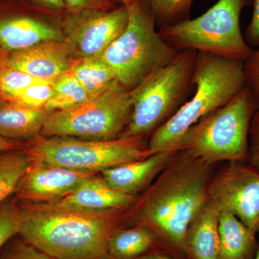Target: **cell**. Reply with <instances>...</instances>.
Masks as SVG:
<instances>
[{
    "label": "cell",
    "mask_w": 259,
    "mask_h": 259,
    "mask_svg": "<svg viewBox=\"0 0 259 259\" xmlns=\"http://www.w3.org/2000/svg\"><path fill=\"white\" fill-rule=\"evenodd\" d=\"M97 174L74 171L59 166L32 165L18 191V197L30 203L62 198Z\"/></svg>",
    "instance_id": "obj_14"
},
{
    "label": "cell",
    "mask_w": 259,
    "mask_h": 259,
    "mask_svg": "<svg viewBox=\"0 0 259 259\" xmlns=\"http://www.w3.org/2000/svg\"><path fill=\"white\" fill-rule=\"evenodd\" d=\"M255 235L231 213L221 211L217 259H254L259 250Z\"/></svg>",
    "instance_id": "obj_19"
},
{
    "label": "cell",
    "mask_w": 259,
    "mask_h": 259,
    "mask_svg": "<svg viewBox=\"0 0 259 259\" xmlns=\"http://www.w3.org/2000/svg\"><path fill=\"white\" fill-rule=\"evenodd\" d=\"M60 29L29 16L0 19V47L7 52L28 49L41 42L62 41Z\"/></svg>",
    "instance_id": "obj_15"
},
{
    "label": "cell",
    "mask_w": 259,
    "mask_h": 259,
    "mask_svg": "<svg viewBox=\"0 0 259 259\" xmlns=\"http://www.w3.org/2000/svg\"><path fill=\"white\" fill-rule=\"evenodd\" d=\"M253 0H218L203 15L158 30L160 36L177 51L194 50L245 61L251 53L240 25L245 7Z\"/></svg>",
    "instance_id": "obj_7"
},
{
    "label": "cell",
    "mask_w": 259,
    "mask_h": 259,
    "mask_svg": "<svg viewBox=\"0 0 259 259\" xmlns=\"http://www.w3.org/2000/svg\"><path fill=\"white\" fill-rule=\"evenodd\" d=\"M69 72L90 96L100 93L116 79L111 68L100 58L74 59Z\"/></svg>",
    "instance_id": "obj_21"
},
{
    "label": "cell",
    "mask_w": 259,
    "mask_h": 259,
    "mask_svg": "<svg viewBox=\"0 0 259 259\" xmlns=\"http://www.w3.org/2000/svg\"><path fill=\"white\" fill-rule=\"evenodd\" d=\"M128 23L100 59L117 80L131 91L156 70L169 64L179 51L170 47L156 30V20L147 0L125 5Z\"/></svg>",
    "instance_id": "obj_4"
},
{
    "label": "cell",
    "mask_w": 259,
    "mask_h": 259,
    "mask_svg": "<svg viewBox=\"0 0 259 259\" xmlns=\"http://www.w3.org/2000/svg\"><path fill=\"white\" fill-rule=\"evenodd\" d=\"M245 86L259 103V44L244 61Z\"/></svg>",
    "instance_id": "obj_28"
},
{
    "label": "cell",
    "mask_w": 259,
    "mask_h": 259,
    "mask_svg": "<svg viewBox=\"0 0 259 259\" xmlns=\"http://www.w3.org/2000/svg\"><path fill=\"white\" fill-rule=\"evenodd\" d=\"M131 259H177L174 257L169 256V255L163 254V253H153L150 254L143 255L141 256L137 257V258Z\"/></svg>",
    "instance_id": "obj_35"
},
{
    "label": "cell",
    "mask_w": 259,
    "mask_h": 259,
    "mask_svg": "<svg viewBox=\"0 0 259 259\" xmlns=\"http://www.w3.org/2000/svg\"><path fill=\"white\" fill-rule=\"evenodd\" d=\"M30 166L25 150L0 152V204L18 191Z\"/></svg>",
    "instance_id": "obj_22"
},
{
    "label": "cell",
    "mask_w": 259,
    "mask_h": 259,
    "mask_svg": "<svg viewBox=\"0 0 259 259\" xmlns=\"http://www.w3.org/2000/svg\"><path fill=\"white\" fill-rule=\"evenodd\" d=\"M74 60L71 48L62 40L41 42L24 50L10 52L2 65L36 79L54 82L69 72Z\"/></svg>",
    "instance_id": "obj_13"
},
{
    "label": "cell",
    "mask_w": 259,
    "mask_h": 259,
    "mask_svg": "<svg viewBox=\"0 0 259 259\" xmlns=\"http://www.w3.org/2000/svg\"><path fill=\"white\" fill-rule=\"evenodd\" d=\"M208 198L221 211L234 215L256 233L259 231V171L248 163L230 162L209 181Z\"/></svg>",
    "instance_id": "obj_11"
},
{
    "label": "cell",
    "mask_w": 259,
    "mask_h": 259,
    "mask_svg": "<svg viewBox=\"0 0 259 259\" xmlns=\"http://www.w3.org/2000/svg\"><path fill=\"white\" fill-rule=\"evenodd\" d=\"M3 259H56L42 253L33 246L20 245L6 255Z\"/></svg>",
    "instance_id": "obj_32"
},
{
    "label": "cell",
    "mask_w": 259,
    "mask_h": 259,
    "mask_svg": "<svg viewBox=\"0 0 259 259\" xmlns=\"http://www.w3.org/2000/svg\"><path fill=\"white\" fill-rule=\"evenodd\" d=\"M23 144L18 141L6 139L0 136V152L11 151V150L22 149Z\"/></svg>",
    "instance_id": "obj_34"
},
{
    "label": "cell",
    "mask_w": 259,
    "mask_h": 259,
    "mask_svg": "<svg viewBox=\"0 0 259 259\" xmlns=\"http://www.w3.org/2000/svg\"><path fill=\"white\" fill-rule=\"evenodd\" d=\"M192 81L193 96L151 134L150 155L176 152L192 125L231 102L245 87L244 61L197 52Z\"/></svg>",
    "instance_id": "obj_3"
},
{
    "label": "cell",
    "mask_w": 259,
    "mask_h": 259,
    "mask_svg": "<svg viewBox=\"0 0 259 259\" xmlns=\"http://www.w3.org/2000/svg\"><path fill=\"white\" fill-rule=\"evenodd\" d=\"M221 208L208 198L192 218L185 236L189 259H217Z\"/></svg>",
    "instance_id": "obj_17"
},
{
    "label": "cell",
    "mask_w": 259,
    "mask_h": 259,
    "mask_svg": "<svg viewBox=\"0 0 259 259\" xmlns=\"http://www.w3.org/2000/svg\"><path fill=\"white\" fill-rule=\"evenodd\" d=\"M23 209L13 200L0 204V248L10 238L20 233Z\"/></svg>",
    "instance_id": "obj_26"
},
{
    "label": "cell",
    "mask_w": 259,
    "mask_h": 259,
    "mask_svg": "<svg viewBox=\"0 0 259 259\" xmlns=\"http://www.w3.org/2000/svg\"><path fill=\"white\" fill-rule=\"evenodd\" d=\"M30 2L37 7L44 10L50 12H60L66 10L63 0H30Z\"/></svg>",
    "instance_id": "obj_33"
},
{
    "label": "cell",
    "mask_w": 259,
    "mask_h": 259,
    "mask_svg": "<svg viewBox=\"0 0 259 259\" xmlns=\"http://www.w3.org/2000/svg\"><path fill=\"white\" fill-rule=\"evenodd\" d=\"M194 0H147L159 28L190 19Z\"/></svg>",
    "instance_id": "obj_24"
},
{
    "label": "cell",
    "mask_w": 259,
    "mask_h": 259,
    "mask_svg": "<svg viewBox=\"0 0 259 259\" xmlns=\"http://www.w3.org/2000/svg\"><path fill=\"white\" fill-rule=\"evenodd\" d=\"M54 112L7 102L0 105V136L15 141H32L40 136L44 124Z\"/></svg>",
    "instance_id": "obj_18"
},
{
    "label": "cell",
    "mask_w": 259,
    "mask_h": 259,
    "mask_svg": "<svg viewBox=\"0 0 259 259\" xmlns=\"http://www.w3.org/2000/svg\"><path fill=\"white\" fill-rule=\"evenodd\" d=\"M49 82L7 66H0V97L10 102L20 92L34 83ZM54 83V82H51Z\"/></svg>",
    "instance_id": "obj_25"
},
{
    "label": "cell",
    "mask_w": 259,
    "mask_h": 259,
    "mask_svg": "<svg viewBox=\"0 0 259 259\" xmlns=\"http://www.w3.org/2000/svg\"><path fill=\"white\" fill-rule=\"evenodd\" d=\"M53 90L54 95L45 107V109L51 111L68 110L79 106L91 97L69 71L54 81Z\"/></svg>",
    "instance_id": "obj_23"
},
{
    "label": "cell",
    "mask_w": 259,
    "mask_h": 259,
    "mask_svg": "<svg viewBox=\"0 0 259 259\" xmlns=\"http://www.w3.org/2000/svg\"><path fill=\"white\" fill-rule=\"evenodd\" d=\"M158 243L157 236L147 227L115 231L109 239V254L112 259L137 258Z\"/></svg>",
    "instance_id": "obj_20"
},
{
    "label": "cell",
    "mask_w": 259,
    "mask_h": 259,
    "mask_svg": "<svg viewBox=\"0 0 259 259\" xmlns=\"http://www.w3.org/2000/svg\"><path fill=\"white\" fill-rule=\"evenodd\" d=\"M247 163L259 171V105L250 120Z\"/></svg>",
    "instance_id": "obj_29"
},
{
    "label": "cell",
    "mask_w": 259,
    "mask_h": 259,
    "mask_svg": "<svg viewBox=\"0 0 259 259\" xmlns=\"http://www.w3.org/2000/svg\"><path fill=\"white\" fill-rule=\"evenodd\" d=\"M258 105L245 86L231 102L192 125L178 151L185 150L209 165L219 161L248 163L250 120Z\"/></svg>",
    "instance_id": "obj_5"
},
{
    "label": "cell",
    "mask_w": 259,
    "mask_h": 259,
    "mask_svg": "<svg viewBox=\"0 0 259 259\" xmlns=\"http://www.w3.org/2000/svg\"><path fill=\"white\" fill-rule=\"evenodd\" d=\"M23 209L20 234L56 259H109L108 242L119 212L57 210L35 203Z\"/></svg>",
    "instance_id": "obj_2"
},
{
    "label": "cell",
    "mask_w": 259,
    "mask_h": 259,
    "mask_svg": "<svg viewBox=\"0 0 259 259\" xmlns=\"http://www.w3.org/2000/svg\"><path fill=\"white\" fill-rule=\"evenodd\" d=\"M125 5L116 9H89L69 13L63 23L64 40L74 59L100 58L125 30L128 23Z\"/></svg>",
    "instance_id": "obj_10"
},
{
    "label": "cell",
    "mask_w": 259,
    "mask_h": 259,
    "mask_svg": "<svg viewBox=\"0 0 259 259\" xmlns=\"http://www.w3.org/2000/svg\"><path fill=\"white\" fill-rule=\"evenodd\" d=\"M136 200V196L116 190L102 177L95 175L62 198L35 204L57 210L104 213L120 212L132 207Z\"/></svg>",
    "instance_id": "obj_12"
},
{
    "label": "cell",
    "mask_w": 259,
    "mask_h": 259,
    "mask_svg": "<svg viewBox=\"0 0 259 259\" xmlns=\"http://www.w3.org/2000/svg\"><path fill=\"white\" fill-rule=\"evenodd\" d=\"M53 83H34L20 92L11 101L8 102H13L32 109L45 108L46 105L54 95Z\"/></svg>",
    "instance_id": "obj_27"
},
{
    "label": "cell",
    "mask_w": 259,
    "mask_h": 259,
    "mask_svg": "<svg viewBox=\"0 0 259 259\" xmlns=\"http://www.w3.org/2000/svg\"><path fill=\"white\" fill-rule=\"evenodd\" d=\"M114 1L117 2V3H121L122 5H125L132 3L134 0H114Z\"/></svg>",
    "instance_id": "obj_36"
},
{
    "label": "cell",
    "mask_w": 259,
    "mask_h": 259,
    "mask_svg": "<svg viewBox=\"0 0 259 259\" xmlns=\"http://www.w3.org/2000/svg\"><path fill=\"white\" fill-rule=\"evenodd\" d=\"M253 13L246 29L244 37L250 47H256L259 44V0H253Z\"/></svg>",
    "instance_id": "obj_31"
},
{
    "label": "cell",
    "mask_w": 259,
    "mask_h": 259,
    "mask_svg": "<svg viewBox=\"0 0 259 259\" xmlns=\"http://www.w3.org/2000/svg\"><path fill=\"white\" fill-rule=\"evenodd\" d=\"M69 13L89 9L107 10L114 0H63Z\"/></svg>",
    "instance_id": "obj_30"
},
{
    "label": "cell",
    "mask_w": 259,
    "mask_h": 259,
    "mask_svg": "<svg viewBox=\"0 0 259 259\" xmlns=\"http://www.w3.org/2000/svg\"><path fill=\"white\" fill-rule=\"evenodd\" d=\"M132 112L131 93L115 79L79 106L53 112L40 136L113 141L122 136Z\"/></svg>",
    "instance_id": "obj_9"
},
{
    "label": "cell",
    "mask_w": 259,
    "mask_h": 259,
    "mask_svg": "<svg viewBox=\"0 0 259 259\" xmlns=\"http://www.w3.org/2000/svg\"><path fill=\"white\" fill-rule=\"evenodd\" d=\"M185 150L174 153L166 166L136 204L139 226L156 235L161 249L187 257V228L208 199L210 166Z\"/></svg>",
    "instance_id": "obj_1"
},
{
    "label": "cell",
    "mask_w": 259,
    "mask_h": 259,
    "mask_svg": "<svg viewBox=\"0 0 259 259\" xmlns=\"http://www.w3.org/2000/svg\"><path fill=\"white\" fill-rule=\"evenodd\" d=\"M254 259H259V250H258V253H257L256 255H255Z\"/></svg>",
    "instance_id": "obj_37"
},
{
    "label": "cell",
    "mask_w": 259,
    "mask_h": 259,
    "mask_svg": "<svg viewBox=\"0 0 259 259\" xmlns=\"http://www.w3.org/2000/svg\"><path fill=\"white\" fill-rule=\"evenodd\" d=\"M174 153H156L144 159L112 167L102 171V177L116 190L136 196L151 185Z\"/></svg>",
    "instance_id": "obj_16"
},
{
    "label": "cell",
    "mask_w": 259,
    "mask_h": 259,
    "mask_svg": "<svg viewBox=\"0 0 259 259\" xmlns=\"http://www.w3.org/2000/svg\"><path fill=\"white\" fill-rule=\"evenodd\" d=\"M25 152L30 164L97 174L151 156L143 139L90 141L69 136H38Z\"/></svg>",
    "instance_id": "obj_8"
},
{
    "label": "cell",
    "mask_w": 259,
    "mask_h": 259,
    "mask_svg": "<svg viewBox=\"0 0 259 259\" xmlns=\"http://www.w3.org/2000/svg\"><path fill=\"white\" fill-rule=\"evenodd\" d=\"M197 55L194 50L179 51L169 64L148 75L130 91L132 115L120 138L143 139L175 115L193 88Z\"/></svg>",
    "instance_id": "obj_6"
}]
</instances>
